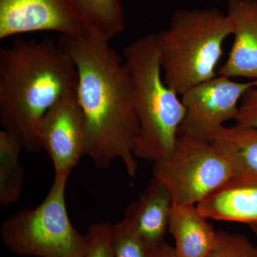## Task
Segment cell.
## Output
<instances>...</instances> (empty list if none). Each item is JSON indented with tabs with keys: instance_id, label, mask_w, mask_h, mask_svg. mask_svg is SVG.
Wrapping results in <instances>:
<instances>
[{
	"instance_id": "cell-23",
	"label": "cell",
	"mask_w": 257,
	"mask_h": 257,
	"mask_svg": "<svg viewBox=\"0 0 257 257\" xmlns=\"http://www.w3.org/2000/svg\"><path fill=\"white\" fill-rule=\"evenodd\" d=\"M256 87H257V85H256Z\"/></svg>"
},
{
	"instance_id": "cell-5",
	"label": "cell",
	"mask_w": 257,
	"mask_h": 257,
	"mask_svg": "<svg viewBox=\"0 0 257 257\" xmlns=\"http://www.w3.org/2000/svg\"><path fill=\"white\" fill-rule=\"evenodd\" d=\"M68 177L55 175L45 200L35 209L18 211L2 225L5 247L15 254L35 257H83L87 235L69 220L65 191Z\"/></svg>"
},
{
	"instance_id": "cell-15",
	"label": "cell",
	"mask_w": 257,
	"mask_h": 257,
	"mask_svg": "<svg viewBox=\"0 0 257 257\" xmlns=\"http://www.w3.org/2000/svg\"><path fill=\"white\" fill-rule=\"evenodd\" d=\"M88 35L110 42L126 28L121 0H70Z\"/></svg>"
},
{
	"instance_id": "cell-1",
	"label": "cell",
	"mask_w": 257,
	"mask_h": 257,
	"mask_svg": "<svg viewBox=\"0 0 257 257\" xmlns=\"http://www.w3.org/2000/svg\"><path fill=\"white\" fill-rule=\"evenodd\" d=\"M60 45L77 67V96L85 123V154L96 168L116 160L135 178V156L140 124L134 106L131 81L122 56L109 42L89 36L61 37Z\"/></svg>"
},
{
	"instance_id": "cell-11",
	"label": "cell",
	"mask_w": 257,
	"mask_h": 257,
	"mask_svg": "<svg viewBox=\"0 0 257 257\" xmlns=\"http://www.w3.org/2000/svg\"><path fill=\"white\" fill-rule=\"evenodd\" d=\"M197 207L207 219L257 224V179L233 177Z\"/></svg>"
},
{
	"instance_id": "cell-2",
	"label": "cell",
	"mask_w": 257,
	"mask_h": 257,
	"mask_svg": "<svg viewBox=\"0 0 257 257\" xmlns=\"http://www.w3.org/2000/svg\"><path fill=\"white\" fill-rule=\"evenodd\" d=\"M78 73L60 42L14 40L0 50V124L18 136L24 150H42L37 136L40 120L66 93L77 91Z\"/></svg>"
},
{
	"instance_id": "cell-20",
	"label": "cell",
	"mask_w": 257,
	"mask_h": 257,
	"mask_svg": "<svg viewBox=\"0 0 257 257\" xmlns=\"http://www.w3.org/2000/svg\"><path fill=\"white\" fill-rule=\"evenodd\" d=\"M235 124L257 130V87H251L243 95L239 104Z\"/></svg>"
},
{
	"instance_id": "cell-22",
	"label": "cell",
	"mask_w": 257,
	"mask_h": 257,
	"mask_svg": "<svg viewBox=\"0 0 257 257\" xmlns=\"http://www.w3.org/2000/svg\"><path fill=\"white\" fill-rule=\"evenodd\" d=\"M250 229L253 231V234L257 238V224L249 225Z\"/></svg>"
},
{
	"instance_id": "cell-7",
	"label": "cell",
	"mask_w": 257,
	"mask_h": 257,
	"mask_svg": "<svg viewBox=\"0 0 257 257\" xmlns=\"http://www.w3.org/2000/svg\"><path fill=\"white\" fill-rule=\"evenodd\" d=\"M257 80L239 82L217 75L194 86L182 94L185 117L178 135L209 141L229 120H234L239 101Z\"/></svg>"
},
{
	"instance_id": "cell-18",
	"label": "cell",
	"mask_w": 257,
	"mask_h": 257,
	"mask_svg": "<svg viewBox=\"0 0 257 257\" xmlns=\"http://www.w3.org/2000/svg\"><path fill=\"white\" fill-rule=\"evenodd\" d=\"M215 247L207 257H257V246L244 235L218 231Z\"/></svg>"
},
{
	"instance_id": "cell-13",
	"label": "cell",
	"mask_w": 257,
	"mask_h": 257,
	"mask_svg": "<svg viewBox=\"0 0 257 257\" xmlns=\"http://www.w3.org/2000/svg\"><path fill=\"white\" fill-rule=\"evenodd\" d=\"M195 204L174 203L168 231L175 241L177 257H207L215 247L218 231Z\"/></svg>"
},
{
	"instance_id": "cell-16",
	"label": "cell",
	"mask_w": 257,
	"mask_h": 257,
	"mask_svg": "<svg viewBox=\"0 0 257 257\" xmlns=\"http://www.w3.org/2000/svg\"><path fill=\"white\" fill-rule=\"evenodd\" d=\"M24 150L18 136L3 130L0 132V204L18 202L23 185L24 170L20 163Z\"/></svg>"
},
{
	"instance_id": "cell-19",
	"label": "cell",
	"mask_w": 257,
	"mask_h": 257,
	"mask_svg": "<svg viewBox=\"0 0 257 257\" xmlns=\"http://www.w3.org/2000/svg\"><path fill=\"white\" fill-rule=\"evenodd\" d=\"M113 224L106 221L93 223L86 235L87 247L83 257H113Z\"/></svg>"
},
{
	"instance_id": "cell-8",
	"label": "cell",
	"mask_w": 257,
	"mask_h": 257,
	"mask_svg": "<svg viewBox=\"0 0 257 257\" xmlns=\"http://www.w3.org/2000/svg\"><path fill=\"white\" fill-rule=\"evenodd\" d=\"M37 136L55 175L68 177L85 154V123L77 91L64 94L40 120Z\"/></svg>"
},
{
	"instance_id": "cell-9",
	"label": "cell",
	"mask_w": 257,
	"mask_h": 257,
	"mask_svg": "<svg viewBox=\"0 0 257 257\" xmlns=\"http://www.w3.org/2000/svg\"><path fill=\"white\" fill-rule=\"evenodd\" d=\"M41 31L88 35L70 0H0V40Z\"/></svg>"
},
{
	"instance_id": "cell-14",
	"label": "cell",
	"mask_w": 257,
	"mask_h": 257,
	"mask_svg": "<svg viewBox=\"0 0 257 257\" xmlns=\"http://www.w3.org/2000/svg\"><path fill=\"white\" fill-rule=\"evenodd\" d=\"M209 141L229 162L234 177L257 179V130L235 124L222 126Z\"/></svg>"
},
{
	"instance_id": "cell-17",
	"label": "cell",
	"mask_w": 257,
	"mask_h": 257,
	"mask_svg": "<svg viewBox=\"0 0 257 257\" xmlns=\"http://www.w3.org/2000/svg\"><path fill=\"white\" fill-rule=\"evenodd\" d=\"M155 248L124 219L113 224V257H150Z\"/></svg>"
},
{
	"instance_id": "cell-3",
	"label": "cell",
	"mask_w": 257,
	"mask_h": 257,
	"mask_svg": "<svg viewBox=\"0 0 257 257\" xmlns=\"http://www.w3.org/2000/svg\"><path fill=\"white\" fill-rule=\"evenodd\" d=\"M140 124L135 156L155 162L172 155L186 109L162 77L155 33L137 39L123 51Z\"/></svg>"
},
{
	"instance_id": "cell-4",
	"label": "cell",
	"mask_w": 257,
	"mask_h": 257,
	"mask_svg": "<svg viewBox=\"0 0 257 257\" xmlns=\"http://www.w3.org/2000/svg\"><path fill=\"white\" fill-rule=\"evenodd\" d=\"M232 34L229 18L218 8L176 10L168 28L155 34L167 85L182 95L216 77L223 45Z\"/></svg>"
},
{
	"instance_id": "cell-6",
	"label": "cell",
	"mask_w": 257,
	"mask_h": 257,
	"mask_svg": "<svg viewBox=\"0 0 257 257\" xmlns=\"http://www.w3.org/2000/svg\"><path fill=\"white\" fill-rule=\"evenodd\" d=\"M152 177L165 184L174 203L197 205L234 175L210 141L181 135L172 155L154 163Z\"/></svg>"
},
{
	"instance_id": "cell-21",
	"label": "cell",
	"mask_w": 257,
	"mask_h": 257,
	"mask_svg": "<svg viewBox=\"0 0 257 257\" xmlns=\"http://www.w3.org/2000/svg\"><path fill=\"white\" fill-rule=\"evenodd\" d=\"M150 257H177L175 248L167 243L163 242L154 250Z\"/></svg>"
},
{
	"instance_id": "cell-10",
	"label": "cell",
	"mask_w": 257,
	"mask_h": 257,
	"mask_svg": "<svg viewBox=\"0 0 257 257\" xmlns=\"http://www.w3.org/2000/svg\"><path fill=\"white\" fill-rule=\"evenodd\" d=\"M234 42L219 75L257 80V0H227Z\"/></svg>"
},
{
	"instance_id": "cell-12",
	"label": "cell",
	"mask_w": 257,
	"mask_h": 257,
	"mask_svg": "<svg viewBox=\"0 0 257 257\" xmlns=\"http://www.w3.org/2000/svg\"><path fill=\"white\" fill-rule=\"evenodd\" d=\"M173 204L167 187L152 177L145 192L126 208L124 219L157 248L164 242Z\"/></svg>"
}]
</instances>
